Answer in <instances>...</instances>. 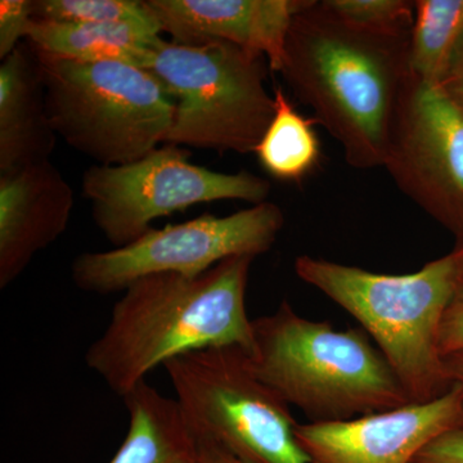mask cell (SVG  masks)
<instances>
[{
  "mask_svg": "<svg viewBox=\"0 0 463 463\" xmlns=\"http://www.w3.org/2000/svg\"><path fill=\"white\" fill-rule=\"evenodd\" d=\"M411 30L374 32L309 0L292 20L281 69L286 83L340 143L350 166H383L411 79Z\"/></svg>",
  "mask_w": 463,
  "mask_h": 463,
  "instance_id": "obj_1",
  "label": "cell"
},
{
  "mask_svg": "<svg viewBox=\"0 0 463 463\" xmlns=\"http://www.w3.org/2000/svg\"><path fill=\"white\" fill-rule=\"evenodd\" d=\"M254 257H233L197 277L152 274L116 301L85 364L124 398L158 365L216 346L254 349L246 288Z\"/></svg>",
  "mask_w": 463,
  "mask_h": 463,
  "instance_id": "obj_2",
  "label": "cell"
},
{
  "mask_svg": "<svg viewBox=\"0 0 463 463\" xmlns=\"http://www.w3.org/2000/svg\"><path fill=\"white\" fill-rule=\"evenodd\" d=\"M294 268L301 281L364 326L412 403L434 401L452 386L439 332L463 282L462 249L407 274L374 273L310 255L298 257Z\"/></svg>",
  "mask_w": 463,
  "mask_h": 463,
  "instance_id": "obj_3",
  "label": "cell"
},
{
  "mask_svg": "<svg viewBox=\"0 0 463 463\" xmlns=\"http://www.w3.org/2000/svg\"><path fill=\"white\" fill-rule=\"evenodd\" d=\"M252 370L310 422L347 421L411 404L389 362L362 330L337 331L288 300L252 319Z\"/></svg>",
  "mask_w": 463,
  "mask_h": 463,
  "instance_id": "obj_4",
  "label": "cell"
},
{
  "mask_svg": "<svg viewBox=\"0 0 463 463\" xmlns=\"http://www.w3.org/2000/svg\"><path fill=\"white\" fill-rule=\"evenodd\" d=\"M33 52L48 120L70 147L97 165L116 166L141 160L166 142L175 100L147 70Z\"/></svg>",
  "mask_w": 463,
  "mask_h": 463,
  "instance_id": "obj_5",
  "label": "cell"
},
{
  "mask_svg": "<svg viewBox=\"0 0 463 463\" xmlns=\"http://www.w3.org/2000/svg\"><path fill=\"white\" fill-rule=\"evenodd\" d=\"M143 69L175 100L166 143L255 152L274 115V97L265 87L267 58L231 43L183 45L161 38Z\"/></svg>",
  "mask_w": 463,
  "mask_h": 463,
  "instance_id": "obj_6",
  "label": "cell"
},
{
  "mask_svg": "<svg viewBox=\"0 0 463 463\" xmlns=\"http://www.w3.org/2000/svg\"><path fill=\"white\" fill-rule=\"evenodd\" d=\"M163 367L200 439L243 463H310L297 439L291 405L259 379L242 347L196 350Z\"/></svg>",
  "mask_w": 463,
  "mask_h": 463,
  "instance_id": "obj_7",
  "label": "cell"
},
{
  "mask_svg": "<svg viewBox=\"0 0 463 463\" xmlns=\"http://www.w3.org/2000/svg\"><path fill=\"white\" fill-rule=\"evenodd\" d=\"M181 146H161L125 165H93L83 176V194L90 201L94 223L106 240L123 248L151 230L157 218L218 201L265 203L269 182L242 170L214 172L190 163Z\"/></svg>",
  "mask_w": 463,
  "mask_h": 463,
  "instance_id": "obj_8",
  "label": "cell"
},
{
  "mask_svg": "<svg viewBox=\"0 0 463 463\" xmlns=\"http://www.w3.org/2000/svg\"><path fill=\"white\" fill-rule=\"evenodd\" d=\"M283 225L281 207L268 201L228 216L200 215L151 228L123 248L79 255L72 263V279L83 291L108 295L124 292L152 274L201 276L227 259L257 258L269 251Z\"/></svg>",
  "mask_w": 463,
  "mask_h": 463,
  "instance_id": "obj_9",
  "label": "cell"
},
{
  "mask_svg": "<svg viewBox=\"0 0 463 463\" xmlns=\"http://www.w3.org/2000/svg\"><path fill=\"white\" fill-rule=\"evenodd\" d=\"M383 167L463 246V114L438 85L411 79Z\"/></svg>",
  "mask_w": 463,
  "mask_h": 463,
  "instance_id": "obj_10",
  "label": "cell"
},
{
  "mask_svg": "<svg viewBox=\"0 0 463 463\" xmlns=\"http://www.w3.org/2000/svg\"><path fill=\"white\" fill-rule=\"evenodd\" d=\"M463 428V386L441 397L347 421L298 423L297 439L310 463H412L430 441Z\"/></svg>",
  "mask_w": 463,
  "mask_h": 463,
  "instance_id": "obj_11",
  "label": "cell"
},
{
  "mask_svg": "<svg viewBox=\"0 0 463 463\" xmlns=\"http://www.w3.org/2000/svg\"><path fill=\"white\" fill-rule=\"evenodd\" d=\"M309 0H143L161 33L183 45L224 42L279 72L292 20Z\"/></svg>",
  "mask_w": 463,
  "mask_h": 463,
  "instance_id": "obj_12",
  "label": "cell"
},
{
  "mask_svg": "<svg viewBox=\"0 0 463 463\" xmlns=\"http://www.w3.org/2000/svg\"><path fill=\"white\" fill-rule=\"evenodd\" d=\"M72 207L71 185L50 160L0 174V288L65 233Z\"/></svg>",
  "mask_w": 463,
  "mask_h": 463,
  "instance_id": "obj_13",
  "label": "cell"
},
{
  "mask_svg": "<svg viewBox=\"0 0 463 463\" xmlns=\"http://www.w3.org/2000/svg\"><path fill=\"white\" fill-rule=\"evenodd\" d=\"M56 142L35 52L20 44L0 65V174L50 160Z\"/></svg>",
  "mask_w": 463,
  "mask_h": 463,
  "instance_id": "obj_14",
  "label": "cell"
},
{
  "mask_svg": "<svg viewBox=\"0 0 463 463\" xmlns=\"http://www.w3.org/2000/svg\"><path fill=\"white\" fill-rule=\"evenodd\" d=\"M123 401L129 428L109 463L200 462V439L175 398L143 381Z\"/></svg>",
  "mask_w": 463,
  "mask_h": 463,
  "instance_id": "obj_15",
  "label": "cell"
},
{
  "mask_svg": "<svg viewBox=\"0 0 463 463\" xmlns=\"http://www.w3.org/2000/svg\"><path fill=\"white\" fill-rule=\"evenodd\" d=\"M152 23H61L35 20L27 41L33 50L83 62H123L142 67L161 39Z\"/></svg>",
  "mask_w": 463,
  "mask_h": 463,
  "instance_id": "obj_16",
  "label": "cell"
},
{
  "mask_svg": "<svg viewBox=\"0 0 463 463\" xmlns=\"http://www.w3.org/2000/svg\"><path fill=\"white\" fill-rule=\"evenodd\" d=\"M274 115L254 154L263 169L282 182H300L321 157V143L313 121L292 105L282 87H276Z\"/></svg>",
  "mask_w": 463,
  "mask_h": 463,
  "instance_id": "obj_17",
  "label": "cell"
},
{
  "mask_svg": "<svg viewBox=\"0 0 463 463\" xmlns=\"http://www.w3.org/2000/svg\"><path fill=\"white\" fill-rule=\"evenodd\" d=\"M413 5L411 71L438 85L463 38V0H416Z\"/></svg>",
  "mask_w": 463,
  "mask_h": 463,
  "instance_id": "obj_18",
  "label": "cell"
},
{
  "mask_svg": "<svg viewBox=\"0 0 463 463\" xmlns=\"http://www.w3.org/2000/svg\"><path fill=\"white\" fill-rule=\"evenodd\" d=\"M35 20L61 23H152L143 0H32Z\"/></svg>",
  "mask_w": 463,
  "mask_h": 463,
  "instance_id": "obj_19",
  "label": "cell"
},
{
  "mask_svg": "<svg viewBox=\"0 0 463 463\" xmlns=\"http://www.w3.org/2000/svg\"><path fill=\"white\" fill-rule=\"evenodd\" d=\"M335 14L374 32L412 30L414 5L407 0H323Z\"/></svg>",
  "mask_w": 463,
  "mask_h": 463,
  "instance_id": "obj_20",
  "label": "cell"
},
{
  "mask_svg": "<svg viewBox=\"0 0 463 463\" xmlns=\"http://www.w3.org/2000/svg\"><path fill=\"white\" fill-rule=\"evenodd\" d=\"M32 0H2L0 2V58L2 61L20 47L32 25Z\"/></svg>",
  "mask_w": 463,
  "mask_h": 463,
  "instance_id": "obj_21",
  "label": "cell"
},
{
  "mask_svg": "<svg viewBox=\"0 0 463 463\" xmlns=\"http://www.w3.org/2000/svg\"><path fill=\"white\" fill-rule=\"evenodd\" d=\"M439 352L443 358L463 352V282L441 321Z\"/></svg>",
  "mask_w": 463,
  "mask_h": 463,
  "instance_id": "obj_22",
  "label": "cell"
},
{
  "mask_svg": "<svg viewBox=\"0 0 463 463\" xmlns=\"http://www.w3.org/2000/svg\"><path fill=\"white\" fill-rule=\"evenodd\" d=\"M412 463H463V428L453 429L434 439Z\"/></svg>",
  "mask_w": 463,
  "mask_h": 463,
  "instance_id": "obj_23",
  "label": "cell"
},
{
  "mask_svg": "<svg viewBox=\"0 0 463 463\" xmlns=\"http://www.w3.org/2000/svg\"><path fill=\"white\" fill-rule=\"evenodd\" d=\"M438 87L463 114V38Z\"/></svg>",
  "mask_w": 463,
  "mask_h": 463,
  "instance_id": "obj_24",
  "label": "cell"
},
{
  "mask_svg": "<svg viewBox=\"0 0 463 463\" xmlns=\"http://www.w3.org/2000/svg\"><path fill=\"white\" fill-rule=\"evenodd\" d=\"M200 439V438H199ZM199 463H243L230 452L223 449L214 441L200 439V462Z\"/></svg>",
  "mask_w": 463,
  "mask_h": 463,
  "instance_id": "obj_25",
  "label": "cell"
},
{
  "mask_svg": "<svg viewBox=\"0 0 463 463\" xmlns=\"http://www.w3.org/2000/svg\"><path fill=\"white\" fill-rule=\"evenodd\" d=\"M444 365L450 383L463 386V352L446 356Z\"/></svg>",
  "mask_w": 463,
  "mask_h": 463,
  "instance_id": "obj_26",
  "label": "cell"
},
{
  "mask_svg": "<svg viewBox=\"0 0 463 463\" xmlns=\"http://www.w3.org/2000/svg\"><path fill=\"white\" fill-rule=\"evenodd\" d=\"M459 249H462V251H463V246H459Z\"/></svg>",
  "mask_w": 463,
  "mask_h": 463,
  "instance_id": "obj_27",
  "label": "cell"
}]
</instances>
